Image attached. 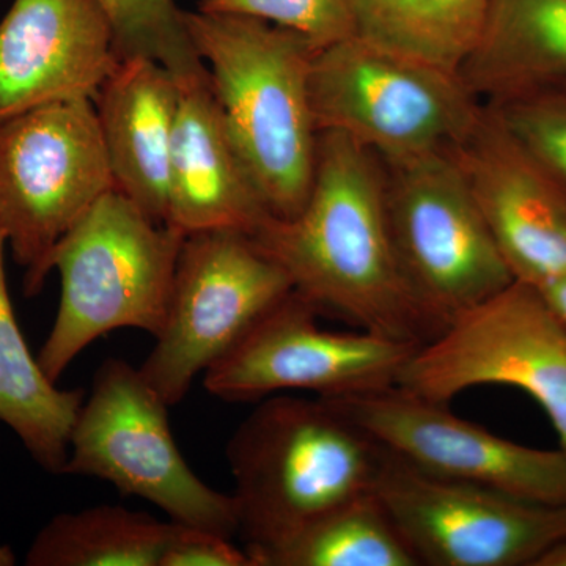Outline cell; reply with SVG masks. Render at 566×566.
<instances>
[{
    "label": "cell",
    "mask_w": 566,
    "mask_h": 566,
    "mask_svg": "<svg viewBox=\"0 0 566 566\" xmlns=\"http://www.w3.org/2000/svg\"><path fill=\"white\" fill-rule=\"evenodd\" d=\"M6 248L0 232V422L18 436L41 469L62 474L84 390L61 389L29 349L7 285Z\"/></svg>",
    "instance_id": "obj_19"
},
{
    "label": "cell",
    "mask_w": 566,
    "mask_h": 566,
    "mask_svg": "<svg viewBox=\"0 0 566 566\" xmlns=\"http://www.w3.org/2000/svg\"><path fill=\"white\" fill-rule=\"evenodd\" d=\"M161 566H255L245 547L207 528L175 523Z\"/></svg>",
    "instance_id": "obj_26"
},
{
    "label": "cell",
    "mask_w": 566,
    "mask_h": 566,
    "mask_svg": "<svg viewBox=\"0 0 566 566\" xmlns=\"http://www.w3.org/2000/svg\"><path fill=\"white\" fill-rule=\"evenodd\" d=\"M382 166L398 263L439 329L515 281L453 148Z\"/></svg>",
    "instance_id": "obj_8"
},
{
    "label": "cell",
    "mask_w": 566,
    "mask_h": 566,
    "mask_svg": "<svg viewBox=\"0 0 566 566\" xmlns=\"http://www.w3.org/2000/svg\"><path fill=\"white\" fill-rule=\"evenodd\" d=\"M318 312L292 292L203 374L205 389L230 403L303 390L333 398L397 386L415 342L324 329Z\"/></svg>",
    "instance_id": "obj_11"
},
{
    "label": "cell",
    "mask_w": 566,
    "mask_h": 566,
    "mask_svg": "<svg viewBox=\"0 0 566 566\" xmlns=\"http://www.w3.org/2000/svg\"><path fill=\"white\" fill-rule=\"evenodd\" d=\"M238 536L253 565L335 506L374 491L385 450L326 398L271 395L226 449Z\"/></svg>",
    "instance_id": "obj_2"
},
{
    "label": "cell",
    "mask_w": 566,
    "mask_h": 566,
    "mask_svg": "<svg viewBox=\"0 0 566 566\" xmlns=\"http://www.w3.org/2000/svg\"><path fill=\"white\" fill-rule=\"evenodd\" d=\"M115 189L95 106L48 104L0 123V232L39 296L57 244Z\"/></svg>",
    "instance_id": "obj_7"
},
{
    "label": "cell",
    "mask_w": 566,
    "mask_h": 566,
    "mask_svg": "<svg viewBox=\"0 0 566 566\" xmlns=\"http://www.w3.org/2000/svg\"><path fill=\"white\" fill-rule=\"evenodd\" d=\"M359 0H199L197 10L234 13L303 35L316 51L356 35Z\"/></svg>",
    "instance_id": "obj_24"
},
{
    "label": "cell",
    "mask_w": 566,
    "mask_h": 566,
    "mask_svg": "<svg viewBox=\"0 0 566 566\" xmlns=\"http://www.w3.org/2000/svg\"><path fill=\"white\" fill-rule=\"evenodd\" d=\"M491 0H359L356 35L460 73L482 39Z\"/></svg>",
    "instance_id": "obj_21"
},
{
    "label": "cell",
    "mask_w": 566,
    "mask_h": 566,
    "mask_svg": "<svg viewBox=\"0 0 566 566\" xmlns=\"http://www.w3.org/2000/svg\"><path fill=\"white\" fill-rule=\"evenodd\" d=\"M374 491L419 565L532 566L566 535V505L423 474L386 450Z\"/></svg>",
    "instance_id": "obj_12"
},
{
    "label": "cell",
    "mask_w": 566,
    "mask_h": 566,
    "mask_svg": "<svg viewBox=\"0 0 566 566\" xmlns=\"http://www.w3.org/2000/svg\"><path fill=\"white\" fill-rule=\"evenodd\" d=\"M182 240L117 189L71 227L52 253L61 303L36 356L51 381L59 382L85 348L112 331L161 334Z\"/></svg>",
    "instance_id": "obj_4"
},
{
    "label": "cell",
    "mask_w": 566,
    "mask_h": 566,
    "mask_svg": "<svg viewBox=\"0 0 566 566\" xmlns=\"http://www.w3.org/2000/svg\"><path fill=\"white\" fill-rule=\"evenodd\" d=\"M397 386L439 403L476 386L516 387L542 406L566 453V324L531 283L515 279L453 316Z\"/></svg>",
    "instance_id": "obj_9"
},
{
    "label": "cell",
    "mask_w": 566,
    "mask_h": 566,
    "mask_svg": "<svg viewBox=\"0 0 566 566\" xmlns=\"http://www.w3.org/2000/svg\"><path fill=\"white\" fill-rule=\"evenodd\" d=\"M172 521L96 505L52 517L35 535L28 566H161L174 534Z\"/></svg>",
    "instance_id": "obj_20"
},
{
    "label": "cell",
    "mask_w": 566,
    "mask_h": 566,
    "mask_svg": "<svg viewBox=\"0 0 566 566\" xmlns=\"http://www.w3.org/2000/svg\"><path fill=\"white\" fill-rule=\"evenodd\" d=\"M532 566H566V535L547 547Z\"/></svg>",
    "instance_id": "obj_28"
},
{
    "label": "cell",
    "mask_w": 566,
    "mask_h": 566,
    "mask_svg": "<svg viewBox=\"0 0 566 566\" xmlns=\"http://www.w3.org/2000/svg\"><path fill=\"white\" fill-rule=\"evenodd\" d=\"M319 315L423 345L439 333L409 290L390 233L381 159L340 133L323 132L303 210L271 216L252 234Z\"/></svg>",
    "instance_id": "obj_1"
},
{
    "label": "cell",
    "mask_w": 566,
    "mask_h": 566,
    "mask_svg": "<svg viewBox=\"0 0 566 566\" xmlns=\"http://www.w3.org/2000/svg\"><path fill=\"white\" fill-rule=\"evenodd\" d=\"M17 564V556L13 549L7 545H0V566H13Z\"/></svg>",
    "instance_id": "obj_29"
},
{
    "label": "cell",
    "mask_w": 566,
    "mask_h": 566,
    "mask_svg": "<svg viewBox=\"0 0 566 566\" xmlns=\"http://www.w3.org/2000/svg\"><path fill=\"white\" fill-rule=\"evenodd\" d=\"M536 289L545 296L547 304L553 307L558 318L566 324V277L545 283V285L536 286Z\"/></svg>",
    "instance_id": "obj_27"
},
{
    "label": "cell",
    "mask_w": 566,
    "mask_h": 566,
    "mask_svg": "<svg viewBox=\"0 0 566 566\" xmlns=\"http://www.w3.org/2000/svg\"><path fill=\"white\" fill-rule=\"evenodd\" d=\"M263 566H419L375 491L356 495L264 558Z\"/></svg>",
    "instance_id": "obj_22"
},
{
    "label": "cell",
    "mask_w": 566,
    "mask_h": 566,
    "mask_svg": "<svg viewBox=\"0 0 566 566\" xmlns=\"http://www.w3.org/2000/svg\"><path fill=\"white\" fill-rule=\"evenodd\" d=\"M180 92L166 226L185 237L205 230L252 237L273 212L230 136L210 74L182 82Z\"/></svg>",
    "instance_id": "obj_16"
},
{
    "label": "cell",
    "mask_w": 566,
    "mask_h": 566,
    "mask_svg": "<svg viewBox=\"0 0 566 566\" xmlns=\"http://www.w3.org/2000/svg\"><path fill=\"white\" fill-rule=\"evenodd\" d=\"M185 22L268 208L274 218H293L311 193L318 151L315 48L297 32L245 14L185 11Z\"/></svg>",
    "instance_id": "obj_3"
},
{
    "label": "cell",
    "mask_w": 566,
    "mask_h": 566,
    "mask_svg": "<svg viewBox=\"0 0 566 566\" xmlns=\"http://www.w3.org/2000/svg\"><path fill=\"white\" fill-rule=\"evenodd\" d=\"M180 82L144 55L118 61L93 99L115 189L166 226Z\"/></svg>",
    "instance_id": "obj_17"
},
{
    "label": "cell",
    "mask_w": 566,
    "mask_h": 566,
    "mask_svg": "<svg viewBox=\"0 0 566 566\" xmlns=\"http://www.w3.org/2000/svg\"><path fill=\"white\" fill-rule=\"evenodd\" d=\"M485 106L566 181V82Z\"/></svg>",
    "instance_id": "obj_25"
},
{
    "label": "cell",
    "mask_w": 566,
    "mask_h": 566,
    "mask_svg": "<svg viewBox=\"0 0 566 566\" xmlns=\"http://www.w3.org/2000/svg\"><path fill=\"white\" fill-rule=\"evenodd\" d=\"M114 32L118 57L144 55L161 63L177 81L208 76L175 0H98Z\"/></svg>",
    "instance_id": "obj_23"
},
{
    "label": "cell",
    "mask_w": 566,
    "mask_h": 566,
    "mask_svg": "<svg viewBox=\"0 0 566 566\" xmlns=\"http://www.w3.org/2000/svg\"><path fill=\"white\" fill-rule=\"evenodd\" d=\"M120 57L98 0H13L0 21V123L93 102Z\"/></svg>",
    "instance_id": "obj_15"
},
{
    "label": "cell",
    "mask_w": 566,
    "mask_h": 566,
    "mask_svg": "<svg viewBox=\"0 0 566 566\" xmlns=\"http://www.w3.org/2000/svg\"><path fill=\"white\" fill-rule=\"evenodd\" d=\"M390 455L423 474L566 505V453L506 441L398 386L333 398Z\"/></svg>",
    "instance_id": "obj_13"
},
{
    "label": "cell",
    "mask_w": 566,
    "mask_h": 566,
    "mask_svg": "<svg viewBox=\"0 0 566 566\" xmlns=\"http://www.w3.org/2000/svg\"><path fill=\"white\" fill-rule=\"evenodd\" d=\"M169 408L139 368L118 357L104 360L71 430L62 475L102 479L158 506L172 523L233 538L237 502L189 468L170 430Z\"/></svg>",
    "instance_id": "obj_6"
},
{
    "label": "cell",
    "mask_w": 566,
    "mask_h": 566,
    "mask_svg": "<svg viewBox=\"0 0 566 566\" xmlns=\"http://www.w3.org/2000/svg\"><path fill=\"white\" fill-rule=\"evenodd\" d=\"M460 74L482 104L566 82V0H491Z\"/></svg>",
    "instance_id": "obj_18"
},
{
    "label": "cell",
    "mask_w": 566,
    "mask_h": 566,
    "mask_svg": "<svg viewBox=\"0 0 566 566\" xmlns=\"http://www.w3.org/2000/svg\"><path fill=\"white\" fill-rule=\"evenodd\" d=\"M293 292L289 274L251 234L205 230L182 240L166 324L139 370L164 401L185 400L193 379Z\"/></svg>",
    "instance_id": "obj_10"
},
{
    "label": "cell",
    "mask_w": 566,
    "mask_h": 566,
    "mask_svg": "<svg viewBox=\"0 0 566 566\" xmlns=\"http://www.w3.org/2000/svg\"><path fill=\"white\" fill-rule=\"evenodd\" d=\"M516 281L566 277V181L490 107L453 148Z\"/></svg>",
    "instance_id": "obj_14"
},
{
    "label": "cell",
    "mask_w": 566,
    "mask_h": 566,
    "mask_svg": "<svg viewBox=\"0 0 566 566\" xmlns=\"http://www.w3.org/2000/svg\"><path fill=\"white\" fill-rule=\"evenodd\" d=\"M311 102L319 133H340L382 161L452 150L485 104L460 73L354 35L315 52Z\"/></svg>",
    "instance_id": "obj_5"
}]
</instances>
